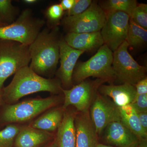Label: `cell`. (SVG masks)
<instances>
[{"mask_svg": "<svg viewBox=\"0 0 147 147\" xmlns=\"http://www.w3.org/2000/svg\"><path fill=\"white\" fill-rule=\"evenodd\" d=\"M63 11L60 4L53 5L47 9L45 16L50 24H57L63 16Z\"/></svg>", "mask_w": 147, "mask_h": 147, "instance_id": "obj_26", "label": "cell"}, {"mask_svg": "<svg viewBox=\"0 0 147 147\" xmlns=\"http://www.w3.org/2000/svg\"><path fill=\"white\" fill-rule=\"evenodd\" d=\"M76 113L64 111L63 118L59 127L55 143L57 147H76L74 119Z\"/></svg>", "mask_w": 147, "mask_h": 147, "instance_id": "obj_17", "label": "cell"}, {"mask_svg": "<svg viewBox=\"0 0 147 147\" xmlns=\"http://www.w3.org/2000/svg\"><path fill=\"white\" fill-rule=\"evenodd\" d=\"M47 147H57V146H56V144H55V142H54L53 144H51V145H50V146H48Z\"/></svg>", "mask_w": 147, "mask_h": 147, "instance_id": "obj_36", "label": "cell"}, {"mask_svg": "<svg viewBox=\"0 0 147 147\" xmlns=\"http://www.w3.org/2000/svg\"><path fill=\"white\" fill-rule=\"evenodd\" d=\"M37 1L36 0H24V2L30 5L34 4L35 3H36Z\"/></svg>", "mask_w": 147, "mask_h": 147, "instance_id": "obj_33", "label": "cell"}, {"mask_svg": "<svg viewBox=\"0 0 147 147\" xmlns=\"http://www.w3.org/2000/svg\"><path fill=\"white\" fill-rule=\"evenodd\" d=\"M62 89L60 81L40 76L27 66L14 74L10 84L1 89V93L2 100L10 105L28 95L40 92L58 94L62 92Z\"/></svg>", "mask_w": 147, "mask_h": 147, "instance_id": "obj_1", "label": "cell"}, {"mask_svg": "<svg viewBox=\"0 0 147 147\" xmlns=\"http://www.w3.org/2000/svg\"><path fill=\"white\" fill-rule=\"evenodd\" d=\"M65 41L76 50L85 51L97 49L104 45L100 32L91 33H67Z\"/></svg>", "mask_w": 147, "mask_h": 147, "instance_id": "obj_16", "label": "cell"}, {"mask_svg": "<svg viewBox=\"0 0 147 147\" xmlns=\"http://www.w3.org/2000/svg\"><path fill=\"white\" fill-rule=\"evenodd\" d=\"M121 121L139 139L147 138V132L142 128L136 111L130 104L119 107Z\"/></svg>", "mask_w": 147, "mask_h": 147, "instance_id": "obj_20", "label": "cell"}, {"mask_svg": "<svg viewBox=\"0 0 147 147\" xmlns=\"http://www.w3.org/2000/svg\"><path fill=\"white\" fill-rule=\"evenodd\" d=\"M125 40L113 53V67L116 77L123 84L135 86L146 77V68L137 63L128 53Z\"/></svg>", "mask_w": 147, "mask_h": 147, "instance_id": "obj_7", "label": "cell"}, {"mask_svg": "<svg viewBox=\"0 0 147 147\" xmlns=\"http://www.w3.org/2000/svg\"><path fill=\"white\" fill-rule=\"evenodd\" d=\"M90 107L91 120L98 136L112 122L121 120L119 107L107 96L99 93L95 95Z\"/></svg>", "mask_w": 147, "mask_h": 147, "instance_id": "obj_10", "label": "cell"}, {"mask_svg": "<svg viewBox=\"0 0 147 147\" xmlns=\"http://www.w3.org/2000/svg\"><path fill=\"white\" fill-rule=\"evenodd\" d=\"M96 84L85 80L69 89L63 88L62 91L64 96L63 109L65 110L72 105L79 113L89 111L95 89L97 87Z\"/></svg>", "mask_w": 147, "mask_h": 147, "instance_id": "obj_11", "label": "cell"}, {"mask_svg": "<svg viewBox=\"0 0 147 147\" xmlns=\"http://www.w3.org/2000/svg\"><path fill=\"white\" fill-rule=\"evenodd\" d=\"M106 19L105 11L96 3L92 2L83 13L66 16L62 22L68 33L95 32L100 31Z\"/></svg>", "mask_w": 147, "mask_h": 147, "instance_id": "obj_8", "label": "cell"}, {"mask_svg": "<svg viewBox=\"0 0 147 147\" xmlns=\"http://www.w3.org/2000/svg\"><path fill=\"white\" fill-rule=\"evenodd\" d=\"M6 25H6L4 23H3L1 20V19H0V28H1V27L5 26H6Z\"/></svg>", "mask_w": 147, "mask_h": 147, "instance_id": "obj_35", "label": "cell"}, {"mask_svg": "<svg viewBox=\"0 0 147 147\" xmlns=\"http://www.w3.org/2000/svg\"><path fill=\"white\" fill-rule=\"evenodd\" d=\"M126 41L129 46H142L147 42V30L135 24L129 18V26Z\"/></svg>", "mask_w": 147, "mask_h": 147, "instance_id": "obj_21", "label": "cell"}, {"mask_svg": "<svg viewBox=\"0 0 147 147\" xmlns=\"http://www.w3.org/2000/svg\"><path fill=\"white\" fill-rule=\"evenodd\" d=\"M58 28L45 29L29 45L30 67L40 76H48L54 73L59 60L60 39Z\"/></svg>", "mask_w": 147, "mask_h": 147, "instance_id": "obj_2", "label": "cell"}, {"mask_svg": "<svg viewBox=\"0 0 147 147\" xmlns=\"http://www.w3.org/2000/svg\"><path fill=\"white\" fill-rule=\"evenodd\" d=\"M2 100V99L1 96V90H0V105H1V103Z\"/></svg>", "mask_w": 147, "mask_h": 147, "instance_id": "obj_37", "label": "cell"}, {"mask_svg": "<svg viewBox=\"0 0 147 147\" xmlns=\"http://www.w3.org/2000/svg\"><path fill=\"white\" fill-rule=\"evenodd\" d=\"M137 147H147V138L139 139Z\"/></svg>", "mask_w": 147, "mask_h": 147, "instance_id": "obj_32", "label": "cell"}, {"mask_svg": "<svg viewBox=\"0 0 147 147\" xmlns=\"http://www.w3.org/2000/svg\"><path fill=\"white\" fill-rule=\"evenodd\" d=\"M105 140L117 147H137L139 138L121 120L112 122L105 129Z\"/></svg>", "mask_w": 147, "mask_h": 147, "instance_id": "obj_14", "label": "cell"}, {"mask_svg": "<svg viewBox=\"0 0 147 147\" xmlns=\"http://www.w3.org/2000/svg\"><path fill=\"white\" fill-rule=\"evenodd\" d=\"M64 110L62 107L51 108L34 121L30 126L47 132L55 131L61 124Z\"/></svg>", "mask_w": 147, "mask_h": 147, "instance_id": "obj_19", "label": "cell"}, {"mask_svg": "<svg viewBox=\"0 0 147 147\" xmlns=\"http://www.w3.org/2000/svg\"><path fill=\"white\" fill-rule=\"evenodd\" d=\"M59 59L60 66L57 71L61 85L65 90L73 87L72 76L77 60L84 51L74 49L66 42L64 39L60 40Z\"/></svg>", "mask_w": 147, "mask_h": 147, "instance_id": "obj_12", "label": "cell"}, {"mask_svg": "<svg viewBox=\"0 0 147 147\" xmlns=\"http://www.w3.org/2000/svg\"><path fill=\"white\" fill-rule=\"evenodd\" d=\"M74 125L76 147H97L98 136L91 120L89 111L76 113Z\"/></svg>", "mask_w": 147, "mask_h": 147, "instance_id": "obj_13", "label": "cell"}, {"mask_svg": "<svg viewBox=\"0 0 147 147\" xmlns=\"http://www.w3.org/2000/svg\"><path fill=\"white\" fill-rule=\"evenodd\" d=\"M45 24L44 20L34 17L31 9H26L13 23L0 28V39L29 46L36 38Z\"/></svg>", "mask_w": 147, "mask_h": 147, "instance_id": "obj_4", "label": "cell"}, {"mask_svg": "<svg viewBox=\"0 0 147 147\" xmlns=\"http://www.w3.org/2000/svg\"><path fill=\"white\" fill-rule=\"evenodd\" d=\"M53 137L50 132L30 126L22 127L14 141L15 147H40L50 141Z\"/></svg>", "mask_w": 147, "mask_h": 147, "instance_id": "obj_18", "label": "cell"}, {"mask_svg": "<svg viewBox=\"0 0 147 147\" xmlns=\"http://www.w3.org/2000/svg\"><path fill=\"white\" fill-rule=\"evenodd\" d=\"M92 3L91 0H75L72 8L68 11L67 16L79 15L85 11Z\"/></svg>", "mask_w": 147, "mask_h": 147, "instance_id": "obj_27", "label": "cell"}, {"mask_svg": "<svg viewBox=\"0 0 147 147\" xmlns=\"http://www.w3.org/2000/svg\"><path fill=\"white\" fill-rule=\"evenodd\" d=\"M131 105L137 113L147 112V94L136 95Z\"/></svg>", "mask_w": 147, "mask_h": 147, "instance_id": "obj_28", "label": "cell"}, {"mask_svg": "<svg viewBox=\"0 0 147 147\" xmlns=\"http://www.w3.org/2000/svg\"><path fill=\"white\" fill-rule=\"evenodd\" d=\"M97 147H114L111 146H107V145H105L103 144H100V143H98V144Z\"/></svg>", "mask_w": 147, "mask_h": 147, "instance_id": "obj_34", "label": "cell"}, {"mask_svg": "<svg viewBox=\"0 0 147 147\" xmlns=\"http://www.w3.org/2000/svg\"><path fill=\"white\" fill-rule=\"evenodd\" d=\"M98 91L100 94L112 98L113 102L119 107L131 104L136 95L135 87L127 84L122 85L100 86Z\"/></svg>", "mask_w": 147, "mask_h": 147, "instance_id": "obj_15", "label": "cell"}, {"mask_svg": "<svg viewBox=\"0 0 147 147\" xmlns=\"http://www.w3.org/2000/svg\"><path fill=\"white\" fill-rule=\"evenodd\" d=\"M22 127L14 124L9 125L0 131V147H13L14 141Z\"/></svg>", "mask_w": 147, "mask_h": 147, "instance_id": "obj_24", "label": "cell"}, {"mask_svg": "<svg viewBox=\"0 0 147 147\" xmlns=\"http://www.w3.org/2000/svg\"><path fill=\"white\" fill-rule=\"evenodd\" d=\"M129 17L135 24L147 30V4L141 3L137 5L132 11Z\"/></svg>", "mask_w": 147, "mask_h": 147, "instance_id": "obj_25", "label": "cell"}, {"mask_svg": "<svg viewBox=\"0 0 147 147\" xmlns=\"http://www.w3.org/2000/svg\"><path fill=\"white\" fill-rule=\"evenodd\" d=\"M75 0H62L61 1L60 5L63 11H69L74 5Z\"/></svg>", "mask_w": 147, "mask_h": 147, "instance_id": "obj_31", "label": "cell"}, {"mask_svg": "<svg viewBox=\"0 0 147 147\" xmlns=\"http://www.w3.org/2000/svg\"><path fill=\"white\" fill-rule=\"evenodd\" d=\"M30 60L29 46L0 39V90L7 78L28 66Z\"/></svg>", "mask_w": 147, "mask_h": 147, "instance_id": "obj_5", "label": "cell"}, {"mask_svg": "<svg viewBox=\"0 0 147 147\" xmlns=\"http://www.w3.org/2000/svg\"><path fill=\"white\" fill-rule=\"evenodd\" d=\"M137 114L142 128L147 132V112L137 113Z\"/></svg>", "mask_w": 147, "mask_h": 147, "instance_id": "obj_30", "label": "cell"}, {"mask_svg": "<svg viewBox=\"0 0 147 147\" xmlns=\"http://www.w3.org/2000/svg\"><path fill=\"white\" fill-rule=\"evenodd\" d=\"M113 52L104 44L90 59L76 63L72 76V82L80 83L90 76L103 80L116 77L113 67Z\"/></svg>", "mask_w": 147, "mask_h": 147, "instance_id": "obj_3", "label": "cell"}, {"mask_svg": "<svg viewBox=\"0 0 147 147\" xmlns=\"http://www.w3.org/2000/svg\"><path fill=\"white\" fill-rule=\"evenodd\" d=\"M18 8L12 4L10 0H0V19L6 25H9L16 20Z\"/></svg>", "mask_w": 147, "mask_h": 147, "instance_id": "obj_23", "label": "cell"}, {"mask_svg": "<svg viewBox=\"0 0 147 147\" xmlns=\"http://www.w3.org/2000/svg\"><path fill=\"white\" fill-rule=\"evenodd\" d=\"M59 96L36 98L7 105L3 110L1 119L5 123L27 121L59 104Z\"/></svg>", "mask_w": 147, "mask_h": 147, "instance_id": "obj_6", "label": "cell"}, {"mask_svg": "<svg viewBox=\"0 0 147 147\" xmlns=\"http://www.w3.org/2000/svg\"><path fill=\"white\" fill-rule=\"evenodd\" d=\"M134 86L136 88V95L147 94V77H145L137 82Z\"/></svg>", "mask_w": 147, "mask_h": 147, "instance_id": "obj_29", "label": "cell"}, {"mask_svg": "<svg viewBox=\"0 0 147 147\" xmlns=\"http://www.w3.org/2000/svg\"><path fill=\"white\" fill-rule=\"evenodd\" d=\"M137 3L136 0H108L102 3L100 7L104 10L123 11L130 16Z\"/></svg>", "mask_w": 147, "mask_h": 147, "instance_id": "obj_22", "label": "cell"}, {"mask_svg": "<svg viewBox=\"0 0 147 147\" xmlns=\"http://www.w3.org/2000/svg\"><path fill=\"white\" fill-rule=\"evenodd\" d=\"M129 18L128 14L123 11H110L106 14L100 33L104 44L113 53L126 40Z\"/></svg>", "mask_w": 147, "mask_h": 147, "instance_id": "obj_9", "label": "cell"}]
</instances>
